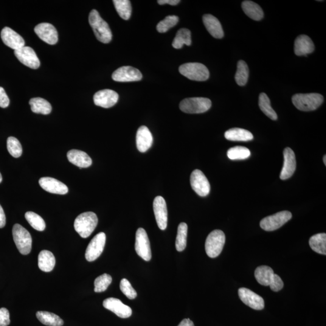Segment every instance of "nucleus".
I'll use <instances>...</instances> for the list:
<instances>
[{
    "label": "nucleus",
    "mask_w": 326,
    "mask_h": 326,
    "mask_svg": "<svg viewBox=\"0 0 326 326\" xmlns=\"http://www.w3.org/2000/svg\"><path fill=\"white\" fill-rule=\"evenodd\" d=\"M13 241L16 248L22 255L29 254L32 250V239L30 233L21 225H14L12 229Z\"/></svg>",
    "instance_id": "20e7f679"
},
{
    "label": "nucleus",
    "mask_w": 326,
    "mask_h": 326,
    "mask_svg": "<svg viewBox=\"0 0 326 326\" xmlns=\"http://www.w3.org/2000/svg\"><path fill=\"white\" fill-rule=\"evenodd\" d=\"M284 164L280 178L282 180L289 179L293 175L296 169V156L291 148H286L283 151Z\"/></svg>",
    "instance_id": "6ab92c4d"
},
{
    "label": "nucleus",
    "mask_w": 326,
    "mask_h": 326,
    "mask_svg": "<svg viewBox=\"0 0 326 326\" xmlns=\"http://www.w3.org/2000/svg\"><path fill=\"white\" fill-rule=\"evenodd\" d=\"M35 32L45 43L50 45H55L58 43L57 30L51 24L47 22L39 24L35 28Z\"/></svg>",
    "instance_id": "dca6fc26"
},
{
    "label": "nucleus",
    "mask_w": 326,
    "mask_h": 326,
    "mask_svg": "<svg viewBox=\"0 0 326 326\" xmlns=\"http://www.w3.org/2000/svg\"><path fill=\"white\" fill-rule=\"evenodd\" d=\"M29 104L31 110L34 113L47 115L52 112L51 104L43 98H32L30 100Z\"/></svg>",
    "instance_id": "c756f323"
},
{
    "label": "nucleus",
    "mask_w": 326,
    "mask_h": 326,
    "mask_svg": "<svg viewBox=\"0 0 326 326\" xmlns=\"http://www.w3.org/2000/svg\"><path fill=\"white\" fill-rule=\"evenodd\" d=\"M179 2H180L179 0H159V1H158V3L161 5L168 4L172 5H175L178 4Z\"/></svg>",
    "instance_id": "09e8293b"
},
{
    "label": "nucleus",
    "mask_w": 326,
    "mask_h": 326,
    "mask_svg": "<svg viewBox=\"0 0 326 326\" xmlns=\"http://www.w3.org/2000/svg\"><path fill=\"white\" fill-rule=\"evenodd\" d=\"M135 248L138 255L145 261H150L152 258L150 242L147 233L142 228L137 230L136 236Z\"/></svg>",
    "instance_id": "1a4fd4ad"
},
{
    "label": "nucleus",
    "mask_w": 326,
    "mask_h": 326,
    "mask_svg": "<svg viewBox=\"0 0 326 326\" xmlns=\"http://www.w3.org/2000/svg\"><path fill=\"white\" fill-rule=\"evenodd\" d=\"M56 260L54 255L48 250H43L38 255V266L41 271H52L54 268Z\"/></svg>",
    "instance_id": "bb28decb"
},
{
    "label": "nucleus",
    "mask_w": 326,
    "mask_h": 326,
    "mask_svg": "<svg viewBox=\"0 0 326 326\" xmlns=\"http://www.w3.org/2000/svg\"><path fill=\"white\" fill-rule=\"evenodd\" d=\"M103 307L111 311L122 319H127L131 316L132 309L128 306L123 304L122 301L115 298H108L103 301Z\"/></svg>",
    "instance_id": "a211bd4d"
},
{
    "label": "nucleus",
    "mask_w": 326,
    "mask_h": 326,
    "mask_svg": "<svg viewBox=\"0 0 326 326\" xmlns=\"http://www.w3.org/2000/svg\"><path fill=\"white\" fill-rule=\"evenodd\" d=\"M153 209L159 229L165 230L167 226V209L166 202L162 196H158L154 199Z\"/></svg>",
    "instance_id": "2eb2a0df"
},
{
    "label": "nucleus",
    "mask_w": 326,
    "mask_h": 326,
    "mask_svg": "<svg viewBox=\"0 0 326 326\" xmlns=\"http://www.w3.org/2000/svg\"><path fill=\"white\" fill-rule=\"evenodd\" d=\"M112 282V277L110 275L103 274L95 279L94 281V291L102 292L105 291Z\"/></svg>",
    "instance_id": "a19ab883"
},
{
    "label": "nucleus",
    "mask_w": 326,
    "mask_h": 326,
    "mask_svg": "<svg viewBox=\"0 0 326 326\" xmlns=\"http://www.w3.org/2000/svg\"><path fill=\"white\" fill-rule=\"evenodd\" d=\"M249 69L245 62L241 60L238 62L237 72L235 75V81L240 86L245 85L248 82Z\"/></svg>",
    "instance_id": "c9c22d12"
},
{
    "label": "nucleus",
    "mask_w": 326,
    "mask_h": 326,
    "mask_svg": "<svg viewBox=\"0 0 326 326\" xmlns=\"http://www.w3.org/2000/svg\"><path fill=\"white\" fill-rule=\"evenodd\" d=\"M323 162H324L325 165H326V156H325L324 157H323Z\"/></svg>",
    "instance_id": "3c124183"
},
{
    "label": "nucleus",
    "mask_w": 326,
    "mask_h": 326,
    "mask_svg": "<svg viewBox=\"0 0 326 326\" xmlns=\"http://www.w3.org/2000/svg\"><path fill=\"white\" fill-rule=\"evenodd\" d=\"M89 23L98 40L104 44L110 43L112 36L110 28L96 10H92L89 13Z\"/></svg>",
    "instance_id": "f257e3e1"
},
{
    "label": "nucleus",
    "mask_w": 326,
    "mask_h": 326,
    "mask_svg": "<svg viewBox=\"0 0 326 326\" xmlns=\"http://www.w3.org/2000/svg\"><path fill=\"white\" fill-rule=\"evenodd\" d=\"M2 175H1V174L0 173V183H1V182H2Z\"/></svg>",
    "instance_id": "603ef678"
},
{
    "label": "nucleus",
    "mask_w": 326,
    "mask_h": 326,
    "mask_svg": "<svg viewBox=\"0 0 326 326\" xmlns=\"http://www.w3.org/2000/svg\"><path fill=\"white\" fill-rule=\"evenodd\" d=\"M39 184L46 192L66 195L69 192L68 187L63 182L51 177H43L39 180Z\"/></svg>",
    "instance_id": "412c9836"
},
{
    "label": "nucleus",
    "mask_w": 326,
    "mask_h": 326,
    "mask_svg": "<svg viewBox=\"0 0 326 326\" xmlns=\"http://www.w3.org/2000/svg\"><path fill=\"white\" fill-rule=\"evenodd\" d=\"M283 282L279 275L274 274L270 284L271 289L274 292H278L283 288Z\"/></svg>",
    "instance_id": "c03bdc74"
},
{
    "label": "nucleus",
    "mask_w": 326,
    "mask_h": 326,
    "mask_svg": "<svg viewBox=\"0 0 326 326\" xmlns=\"http://www.w3.org/2000/svg\"><path fill=\"white\" fill-rule=\"evenodd\" d=\"M106 243V235L101 232L95 235L86 249L85 258L88 262H93L102 254Z\"/></svg>",
    "instance_id": "9d476101"
},
{
    "label": "nucleus",
    "mask_w": 326,
    "mask_h": 326,
    "mask_svg": "<svg viewBox=\"0 0 326 326\" xmlns=\"http://www.w3.org/2000/svg\"><path fill=\"white\" fill-rule=\"evenodd\" d=\"M238 294L242 302L251 309L260 311L265 308L263 298L250 289L241 288L239 289Z\"/></svg>",
    "instance_id": "f8f14e48"
},
{
    "label": "nucleus",
    "mask_w": 326,
    "mask_h": 326,
    "mask_svg": "<svg viewBox=\"0 0 326 326\" xmlns=\"http://www.w3.org/2000/svg\"><path fill=\"white\" fill-rule=\"evenodd\" d=\"M294 105L302 111L316 110L324 102V97L319 93L296 94L292 97Z\"/></svg>",
    "instance_id": "f03ea898"
},
{
    "label": "nucleus",
    "mask_w": 326,
    "mask_h": 326,
    "mask_svg": "<svg viewBox=\"0 0 326 326\" xmlns=\"http://www.w3.org/2000/svg\"><path fill=\"white\" fill-rule=\"evenodd\" d=\"M1 38L5 46L14 50L25 46V41L22 36L9 27H5L1 30Z\"/></svg>",
    "instance_id": "aec40b11"
},
{
    "label": "nucleus",
    "mask_w": 326,
    "mask_h": 326,
    "mask_svg": "<svg viewBox=\"0 0 326 326\" xmlns=\"http://www.w3.org/2000/svg\"><path fill=\"white\" fill-rule=\"evenodd\" d=\"M314 50L313 41L307 35H300L295 41L294 53L297 56H307L308 54L313 53Z\"/></svg>",
    "instance_id": "5701e85b"
},
{
    "label": "nucleus",
    "mask_w": 326,
    "mask_h": 326,
    "mask_svg": "<svg viewBox=\"0 0 326 326\" xmlns=\"http://www.w3.org/2000/svg\"><path fill=\"white\" fill-rule=\"evenodd\" d=\"M10 323V314L7 309H0V326H9Z\"/></svg>",
    "instance_id": "a18cd8bd"
},
{
    "label": "nucleus",
    "mask_w": 326,
    "mask_h": 326,
    "mask_svg": "<svg viewBox=\"0 0 326 326\" xmlns=\"http://www.w3.org/2000/svg\"><path fill=\"white\" fill-rule=\"evenodd\" d=\"M115 8L120 17L128 20L131 17L132 7L130 1L128 0H114Z\"/></svg>",
    "instance_id": "e433bc0d"
},
{
    "label": "nucleus",
    "mask_w": 326,
    "mask_h": 326,
    "mask_svg": "<svg viewBox=\"0 0 326 326\" xmlns=\"http://www.w3.org/2000/svg\"><path fill=\"white\" fill-rule=\"evenodd\" d=\"M7 148L9 154L14 158H19L22 153V146L20 142L15 137H10L7 140Z\"/></svg>",
    "instance_id": "ea45409f"
},
{
    "label": "nucleus",
    "mask_w": 326,
    "mask_h": 326,
    "mask_svg": "<svg viewBox=\"0 0 326 326\" xmlns=\"http://www.w3.org/2000/svg\"><path fill=\"white\" fill-rule=\"evenodd\" d=\"M16 58L22 64L30 69H37L40 66V61L32 48L24 46L14 52Z\"/></svg>",
    "instance_id": "ddd939ff"
},
{
    "label": "nucleus",
    "mask_w": 326,
    "mask_h": 326,
    "mask_svg": "<svg viewBox=\"0 0 326 326\" xmlns=\"http://www.w3.org/2000/svg\"><path fill=\"white\" fill-rule=\"evenodd\" d=\"M242 7L244 13L255 21H260L263 18L264 13L260 5L251 1H244Z\"/></svg>",
    "instance_id": "cd10ccee"
},
{
    "label": "nucleus",
    "mask_w": 326,
    "mask_h": 326,
    "mask_svg": "<svg viewBox=\"0 0 326 326\" xmlns=\"http://www.w3.org/2000/svg\"><path fill=\"white\" fill-rule=\"evenodd\" d=\"M211 106V100L204 97L187 98L182 100L179 104L181 110L188 114L204 113L209 110Z\"/></svg>",
    "instance_id": "0eeeda50"
},
{
    "label": "nucleus",
    "mask_w": 326,
    "mask_h": 326,
    "mask_svg": "<svg viewBox=\"0 0 326 326\" xmlns=\"http://www.w3.org/2000/svg\"><path fill=\"white\" fill-rule=\"evenodd\" d=\"M178 21L179 18L177 16H167L164 19L159 22L157 25V29L160 33L166 32L171 28L176 26Z\"/></svg>",
    "instance_id": "79ce46f5"
},
{
    "label": "nucleus",
    "mask_w": 326,
    "mask_h": 326,
    "mask_svg": "<svg viewBox=\"0 0 326 326\" xmlns=\"http://www.w3.org/2000/svg\"><path fill=\"white\" fill-rule=\"evenodd\" d=\"M226 243V235L221 230H215L210 233L206 241L205 248L208 256L215 258L223 251Z\"/></svg>",
    "instance_id": "39448f33"
},
{
    "label": "nucleus",
    "mask_w": 326,
    "mask_h": 326,
    "mask_svg": "<svg viewBox=\"0 0 326 326\" xmlns=\"http://www.w3.org/2000/svg\"><path fill=\"white\" fill-rule=\"evenodd\" d=\"M153 137L150 129L145 126H142L138 129L136 135V145L138 150L144 153L150 150L153 145Z\"/></svg>",
    "instance_id": "4be33fe9"
},
{
    "label": "nucleus",
    "mask_w": 326,
    "mask_h": 326,
    "mask_svg": "<svg viewBox=\"0 0 326 326\" xmlns=\"http://www.w3.org/2000/svg\"><path fill=\"white\" fill-rule=\"evenodd\" d=\"M25 218L30 226L37 231L43 232L46 229V223L44 219L36 213L28 212L25 214Z\"/></svg>",
    "instance_id": "4c0bfd02"
},
{
    "label": "nucleus",
    "mask_w": 326,
    "mask_h": 326,
    "mask_svg": "<svg viewBox=\"0 0 326 326\" xmlns=\"http://www.w3.org/2000/svg\"><path fill=\"white\" fill-rule=\"evenodd\" d=\"M292 218L289 211H282L271 216H267L260 221V226L267 232H272L280 229Z\"/></svg>",
    "instance_id": "6e6552de"
},
{
    "label": "nucleus",
    "mask_w": 326,
    "mask_h": 326,
    "mask_svg": "<svg viewBox=\"0 0 326 326\" xmlns=\"http://www.w3.org/2000/svg\"><path fill=\"white\" fill-rule=\"evenodd\" d=\"M187 225L184 223L179 224L176 239L175 246L177 251H184L187 246Z\"/></svg>",
    "instance_id": "f704fd0d"
},
{
    "label": "nucleus",
    "mask_w": 326,
    "mask_h": 326,
    "mask_svg": "<svg viewBox=\"0 0 326 326\" xmlns=\"http://www.w3.org/2000/svg\"><path fill=\"white\" fill-rule=\"evenodd\" d=\"M119 94L111 89H102L94 95L95 105L104 108H109L116 105L119 100Z\"/></svg>",
    "instance_id": "f3484780"
},
{
    "label": "nucleus",
    "mask_w": 326,
    "mask_h": 326,
    "mask_svg": "<svg viewBox=\"0 0 326 326\" xmlns=\"http://www.w3.org/2000/svg\"><path fill=\"white\" fill-rule=\"evenodd\" d=\"M97 224V215L93 212H88L78 216L75 221L74 227L82 238H87L94 232Z\"/></svg>",
    "instance_id": "7ed1b4c3"
},
{
    "label": "nucleus",
    "mask_w": 326,
    "mask_h": 326,
    "mask_svg": "<svg viewBox=\"0 0 326 326\" xmlns=\"http://www.w3.org/2000/svg\"><path fill=\"white\" fill-rule=\"evenodd\" d=\"M251 156V153L248 148L243 146H236L229 149L227 152V156L230 160H244Z\"/></svg>",
    "instance_id": "58836bf2"
},
{
    "label": "nucleus",
    "mask_w": 326,
    "mask_h": 326,
    "mask_svg": "<svg viewBox=\"0 0 326 326\" xmlns=\"http://www.w3.org/2000/svg\"><path fill=\"white\" fill-rule=\"evenodd\" d=\"M190 184L192 189L199 196L204 197L209 195L210 191L209 181L200 170L193 171L190 176Z\"/></svg>",
    "instance_id": "9b49d317"
},
{
    "label": "nucleus",
    "mask_w": 326,
    "mask_h": 326,
    "mask_svg": "<svg viewBox=\"0 0 326 326\" xmlns=\"http://www.w3.org/2000/svg\"><path fill=\"white\" fill-rule=\"evenodd\" d=\"M192 44V38H191V32L189 29H181L176 33L175 38H174L172 46L176 49H181L184 45L190 46Z\"/></svg>",
    "instance_id": "473e14b6"
},
{
    "label": "nucleus",
    "mask_w": 326,
    "mask_h": 326,
    "mask_svg": "<svg viewBox=\"0 0 326 326\" xmlns=\"http://www.w3.org/2000/svg\"><path fill=\"white\" fill-rule=\"evenodd\" d=\"M121 291L129 299L133 300L136 299L137 293L136 290L131 286L130 282L127 279H123L121 280L120 284Z\"/></svg>",
    "instance_id": "37998d69"
},
{
    "label": "nucleus",
    "mask_w": 326,
    "mask_h": 326,
    "mask_svg": "<svg viewBox=\"0 0 326 326\" xmlns=\"http://www.w3.org/2000/svg\"><path fill=\"white\" fill-rule=\"evenodd\" d=\"M204 24L208 32L215 38L221 39L224 37V33L221 22L215 16L206 14L202 17Z\"/></svg>",
    "instance_id": "b1692460"
},
{
    "label": "nucleus",
    "mask_w": 326,
    "mask_h": 326,
    "mask_svg": "<svg viewBox=\"0 0 326 326\" xmlns=\"http://www.w3.org/2000/svg\"><path fill=\"white\" fill-rule=\"evenodd\" d=\"M309 243L311 248L315 252L323 255L326 254V233H319L312 236Z\"/></svg>",
    "instance_id": "2f4dec72"
},
{
    "label": "nucleus",
    "mask_w": 326,
    "mask_h": 326,
    "mask_svg": "<svg viewBox=\"0 0 326 326\" xmlns=\"http://www.w3.org/2000/svg\"><path fill=\"white\" fill-rule=\"evenodd\" d=\"M274 272L271 267L260 266L255 270V279L261 285L268 286L270 285Z\"/></svg>",
    "instance_id": "c85d7f7f"
},
{
    "label": "nucleus",
    "mask_w": 326,
    "mask_h": 326,
    "mask_svg": "<svg viewBox=\"0 0 326 326\" xmlns=\"http://www.w3.org/2000/svg\"><path fill=\"white\" fill-rule=\"evenodd\" d=\"M225 137L228 140L235 142H248L253 139L251 132L242 128L230 129L225 133Z\"/></svg>",
    "instance_id": "a878e982"
},
{
    "label": "nucleus",
    "mask_w": 326,
    "mask_h": 326,
    "mask_svg": "<svg viewBox=\"0 0 326 326\" xmlns=\"http://www.w3.org/2000/svg\"><path fill=\"white\" fill-rule=\"evenodd\" d=\"M36 317L39 321L43 325L49 326H62L64 321L61 318L53 313L46 311H38L36 313Z\"/></svg>",
    "instance_id": "7c9ffc66"
},
{
    "label": "nucleus",
    "mask_w": 326,
    "mask_h": 326,
    "mask_svg": "<svg viewBox=\"0 0 326 326\" xmlns=\"http://www.w3.org/2000/svg\"><path fill=\"white\" fill-rule=\"evenodd\" d=\"M67 156L70 163L79 167L87 168L92 164L91 159L85 152L72 150L68 152Z\"/></svg>",
    "instance_id": "393cba45"
},
{
    "label": "nucleus",
    "mask_w": 326,
    "mask_h": 326,
    "mask_svg": "<svg viewBox=\"0 0 326 326\" xmlns=\"http://www.w3.org/2000/svg\"><path fill=\"white\" fill-rule=\"evenodd\" d=\"M143 76L139 70L130 66L120 67L113 73L112 80L121 82H126L139 81L142 80Z\"/></svg>",
    "instance_id": "4468645a"
},
{
    "label": "nucleus",
    "mask_w": 326,
    "mask_h": 326,
    "mask_svg": "<svg viewBox=\"0 0 326 326\" xmlns=\"http://www.w3.org/2000/svg\"><path fill=\"white\" fill-rule=\"evenodd\" d=\"M10 100L6 92L2 87L0 86V107L7 108L9 105Z\"/></svg>",
    "instance_id": "49530a36"
},
{
    "label": "nucleus",
    "mask_w": 326,
    "mask_h": 326,
    "mask_svg": "<svg viewBox=\"0 0 326 326\" xmlns=\"http://www.w3.org/2000/svg\"><path fill=\"white\" fill-rule=\"evenodd\" d=\"M179 73L190 80L206 81L209 78V70L204 65L198 63H190L181 65Z\"/></svg>",
    "instance_id": "423d86ee"
},
{
    "label": "nucleus",
    "mask_w": 326,
    "mask_h": 326,
    "mask_svg": "<svg viewBox=\"0 0 326 326\" xmlns=\"http://www.w3.org/2000/svg\"><path fill=\"white\" fill-rule=\"evenodd\" d=\"M6 223V219H5V215L3 209L0 205V229L4 228Z\"/></svg>",
    "instance_id": "de8ad7c7"
},
{
    "label": "nucleus",
    "mask_w": 326,
    "mask_h": 326,
    "mask_svg": "<svg viewBox=\"0 0 326 326\" xmlns=\"http://www.w3.org/2000/svg\"><path fill=\"white\" fill-rule=\"evenodd\" d=\"M258 105L264 114L272 120L277 119V115L271 107L270 100L265 93H260L258 98Z\"/></svg>",
    "instance_id": "72a5a7b5"
},
{
    "label": "nucleus",
    "mask_w": 326,
    "mask_h": 326,
    "mask_svg": "<svg viewBox=\"0 0 326 326\" xmlns=\"http://www.w3.org/2000/svg\"><path fill=\"white\" fill-rule=\"evenodd\" d=\"M178 326H195L192 321L189 319H184Z\"/></svg>",
    "instance_id": "8fccbe9b"
}]
</instances>
